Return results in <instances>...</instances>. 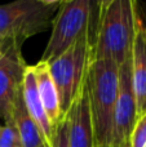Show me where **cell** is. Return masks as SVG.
<instances>
[{"instance_id": "obj_1", "label": "cell", "mask_w": 146, "mask_h": 147, "mask_svg": "<svg viewBox=\"0 0 146 147\" xmlns=\"http://www.w3.org/2000/svg\"><path fill=\"white\" fill-rule=\"evenodd\" d=\"M137 3L133 0L98 1L92 59L111 61L120 66L132 52L136 30Z\"/></svg>"}, {"instance_id": "obj_2", "label": "cell", "mask_w": 146, "mask_h": 147, "mask_svg": "<svg viewBox=\"0 0 146 147\" xmlns=\"http://www.w3.org/2000/svg\"><path fill=\"white\" fill-rule=\"evenodd\" d=\"M119 66L105 59H91L87 86L97 147L113 146L118 98Z\"/></svg>"}, {"instance_id": "obj_3", "label": "cell", "mask_w": 146, "mask_h": 147, "mask_svg": "<svg viewBox=\"0 0 146 147\" xmlns=\"http://www.w3.org/2000/svg\"><path fill=\"white\" fill-rule=\"evenodd\" d=\"M59 0H17L0 5V44L17 43L45 31L53 23Z\"/></svg>"}, {"instance_id": "obj_4", "label": "cell", "mask_w": 146, "mask_h": 147, "mask_svg": "<svg viewBox=\"0 0 146 147\" xmlns=\"http://www.w3.org/2000/svg\"><path fill=\"white\" fill-rule=\"evenodd\" d=\"M93 34L95 25L89 32L83 35L64 54L48 62L49 72L58 92L62 116H66L70 111L72 102L87 79L88 67L92 59Z\"/></svg>"}, {"instance_id": "obj_5", "label": "cell", "mask_w": 146, "mask_h": 147, "mask_svg": "<svg viewBox=\"0 0 146 147\" xmlns=\"http://www.w3.org/2000/svg\"><path fill=\"white\" fill-rule=\"evenodd\" d=\"M97 1L65 0L61 1L52 23V34L40 61L51 62L64 54L93 27Z\"/></svg>"}, {"instance_id": "obj_6", "label": "cell", "mask_w": 146, "mask_h": 147, "mask_svg": "<svg viewBox=\"0 0 146 147\" xmlns=\"http://www.w3.org/2000/svg\"><path fill=\"white\" fill-rule=\"evenodd\" d=\"M0 52V119L9 121L16 97L22 88L26 62L22 57L21 44L1 43Z\"/></svg>"}, {"instance_id": "obj_7", "label": "cell", "mask_w": 146, "mask_h": 147, "mask_svg": "<svg viewBox=\"0 0 146 147\" xmlns=\"http://www.w3.org/2000/svg\"><path fill=\"white\" fill-rule=\"evenodd\" d=\"M118 78V98L114 123V147H124L128 145L131 132L137 120L136 96L132 84L131 56L119 66Z\"/></svg>"}, {"instance_id": "obj_8", "label": "cell", "mask_w": 146, "mask_h": 147, "mask_svg": "<svg viewBox=\"0 0 146 147\" xmlns=\"http://www.w3.org/2000/svg\"><path fill=\"white\" fill-rule=\"evenodd\" d=\"M70 147H97L93 132L87 79L82 85L71 109L67 112Z\"/></svg>"}, {"instance_id": "obj_9", "label": "cell", "mask_w": 146, "mask_h": 147, "mask_svg": "<svg viewBox=\"0 0 146 147\" xmlns=\"http://www.w3.org/2000/svg\"><path fill=\"white\" fill-rule=\"evenodd\" d=\"M131 72L139 117L146 112V25L140 17L139 9L131 52Z\"/></svg>"}, {"instance_id": "obj_10", "label": "cell", "mask_w": 146, "mask_h": 147, "mask_svg": "<svg viewBox=\"0 0 146 147\" xmlns=\"http://www.w3.org/2000/svg\"><path fill=\"white\" fill-rule=\"evenodd\" d=\"M22 96L25 101L26 109H27L30 116L38 125L41 136L44 138L47 147L52 146V140H53V125L49 121L47 116L44 107L41 105V101L39 98L38 88H36V80L35 74H34L32 66H26L25 74H23V81H22Z\"/></svg>"}, {"instance_id": "obj_11", "label": "cell", "mask_w": 146, "mask_h": 147, "mask_svg": "<svg viewBox=\"0 0 146 147\" xmlns=\"http://www.w3.org/2000/svg\"><path fill=\"white\" fill-rule=\"evenodd\" d=\"M32 69H34V74H35L39 98H40L41 105H43L44 111H45L49 121L52 123V125L54 128L65 117L62 116L61 112L58 92H57L56 84H54L53 79L51 76L47 62L39 61L36 65H34Z\"/></svg>"}, {"instance_id": "obj_12", "label": "cell", "mask_w": 146, "mask_h": 147, "mask_svg": "<svg viewBox=\"0 0 146 147\" xmlns=\"http://www.w3.org/2000/svg\"><path fill=\"white\" fill-rule=\"evenodd\" d=\"M9 123H12L13 127L17 130L22 147H41L45 145L38 125L35 124V121L32 120V117L30 116L27 109H26L22 96V88L13 103Z\"/></svg>"}, {"instance_id": "obj_13", "label": "cell", "mask_w": 146, "mask_h": 147, "mask_svg": "<svg viewBox=\"0 0 146 147\" xmlns=\"http://www.w3.org/2000/svg\"><path fill=\"white\" fill-rule=\"evenodd\" d=\"M128 147H146V112L137 117L129 136Z\"/></svg>"}, {"instance_id": "obj_14", "label": "cell", "mask_w": 146, "mask_h": 147, "mask_svg": "<svg viewBox=\"0 0 146 147\" xmlns=\"http://www.w3.org/2000/svg\"><path fill=\"white\" fill-rule=\"evenodd\" d=\"M0 147H22L17 130L9 121L0 125Z\"/></svg>"}, {"instance_id": "obj_15", "label": "cell", "mask_w": 146, "mask_h": 147, "mask_svg": "<svg viewBox=\"0 0 146 147\" xmlns=\"http://www.w3.org/2000/svg\"><path fill=\"white\" fill-rule=\"evenodd\" d=\"M51 147H70L69 145V120H67V116H65L54 127L53 140H52Z\"/></svg>"}, {"instance_id": "obj_16", "label": "cell", "mask_w": 146, "mask_h": 147, "mask_svg": "<svg viewBox=\"0 0 146 147\" xmlns=\"http://www.w3.org/2000/svg\"><path fill=\"white\" fill-rule=\"evenodd\" d=\"M0 52H1V44H0Z\"/></svg>"}, {"instance_id": "obj_17", "label": "cell", "mask_w": 146, "mask_h": 147, "mask_svg": "<svg viewBox=\"0 0 146 147\" xmlns=\"http://www.w3.org/2000/svg\"><path fill=\"white\" fill-rule=\"evenodd\" d=\"M105 147H114V146H105Z\"/></svg>"}, {"instance_id": "obj_18", "label": "cell", "mask_w": 146, "mask_h": 147, "mask_svg": "<svg viewBox=\"0 0 146 147\" xmlns=\"http://www.w3.org/2000/svg\"><path fill=\"white\" fill-rule=\"evenodd\" d=\"M41 147H47V146H45V145H44V146H41Z\"/></svg>"}, {"instance_id": "obj_19", "label": "cell", "mask_w": 146, "mask_h": 147, "mask_svg": "<svg viewBox=\"0 0 146 147\" xmlns=\"http://www.w3.org/2000/svg\"><path fill=\"white\" fill-rule=\"evenodd\" d=\"M124 147H128V145H127V146H124Z\"/></svg>"}]
</instances>
